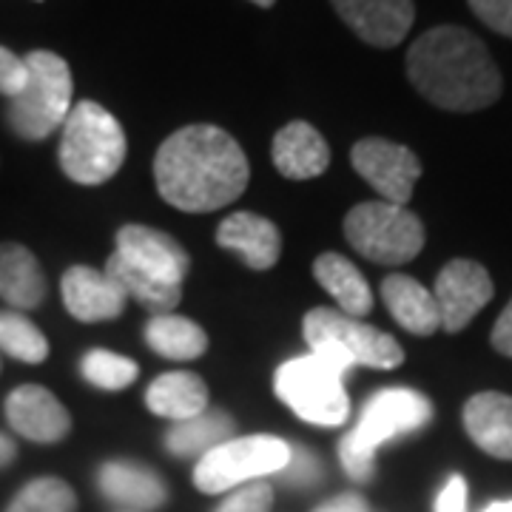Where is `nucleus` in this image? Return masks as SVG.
<instances>
[{
  "instance_id": "1",
  "label": "nucleus",
  "mask_w": 512,
  "mask_h": 512,
  "mask_svg": "<svg viewBox=\"0 0 512 512\" xmlns=\"http://www.w3.org/2000/svg\"><path fill=\"white\" fill-rule=\"evenodd\" d=\"M248 177L251 168L242 146L217 126L180 128L154 157L160 197L185 214H208L231 205L245 194Z\"/></svg>"
},
{
  "instance_id": "2",
  "label": "nucleus",
  "mask_w": 512,
  "mask_h": 512,
  "mask_svg": "<svg viewBox=\"0 0 512 512\" xmlns=\"http://www.w3.org/2000/svg\"><path fill=\"white\" fill-rule=\"evenodd\" d=\"M413 89L444 111H481L504 92V80L484 40L461 26H436L410 46Z\"/></svg>"
},
{
  "instance_id": "3",
  "label": "nucleus",
  "mask_w": 512,
  "mask_h": 512,
  "mask_svg": "<svg viewBox=\"0 0 512 512\" xmlns=\"http://www.w3.org/2000/svg\"><path fill=\"white\" fill-rule=\"evenodd\" d=\"M433 419V404L419 390L384 387L362 410V419L339 444L342 467L353 481H370L376 470V450L384 441L416 433Z\"/></svg>"
},
{
  "instance_id": "4",
  "label": "nucleus",
  "mask_w": 512,
  "mask_h": 512,
  "mask_svg": "<svg viewBox=\"0 0 512 512\" xmlns=\"http://www.w3.org/2000/svg\"><path fill=\"white\" fill-rule=\"evenodd\" d=\"M126 131L94 100H80L63 123L60 168L77 185H103L126 163Z\"/></svg>"
},
{
  "instance_id": "5",
  "label": "nucleus",
  "mask_w": 512,
  "mask_h": 512,
  "mask_svg": "<svg viewBox=\"0 0 512 512\" xmlns=\"http://www.w3.org/2000/svg\"><path fill=\"white\" fill-rule=\"evenodd\" d=\"M302 330L313 356L336 367L339 373H348L350 367L393 370L404 362L402 345L390 333L370 328L333 308H313L305 313Z\"/></svg>"
},
{
  "instance_id": "6",
  "label": "nucleus",
  "mask_w": 512,
  "mask_h": 512,
  "mask_svg": "<svg viewBox=\"0 0 512 512\" xmlns=\"http://www.w3.org/2000/svg\"><path fill=\"white\" fill-rule=\"evenodd\" d=\"M23 60L29 69V83L18 97L9 100L6 123L20 140L40 143L52 137L72 111V69L63 57L46 49H35Z\"/></svg>"
},
{
  "instance_id": "7",
  "label": "nucleus",
  "mask_w": 512,
  "mask_h": 512,
  "mask_svg": "<svg viewBox=\"0 0 512 512\" xmlns=\"http://www.w3.org/2000/svg\"><path fill=\"white\" fill-rule=\"evenodd\" d=\"M345 239L356 254L376 265H404L424 248V225L404 205L359 202L345 217Z\"/></svg>"
},
{
  "instance_id": "8",
  "label": "nucleus",
  "mask_w": 512,
  "mask_h": 512,
  "mask_svg": "<svg viewBox=\"0 0 512 512\" xmlns=\"http://www.w3.org/2000/svg\"><path fill=\"white\" fill-rule=\"evenodd\" d=\"M336 367L319 356H299L276 370V396L302 421L319 427H339L348 421L350 402Z\"/></svg>"
},
{
  "instance_id": "9",
  "label": "nucleus",
  "mask_w": 512,
  "mask_h": 512,
  "mask_svg": "<svg viewBox=\"0 0 512 512\" xmlns=\"http://www.w3.org/2000/svg\"><path fill=\"white\" fill-rule=\"evenodd\" d=\"M291 458V444L276 436H242L214 447L197 461L194 484L205 495L228 493L254 478L276 476Z\"/></svg>"
},
{
  "instance_id": "10",
  "label": "nucleus",
  "mask_w": 512,
  "mask_h": 512,
  "mask_svg": "<svg viewBox=\"0 0 512 512\" xmlns=\"http://www.w3.org/2000/svg\"><path fill=\"white\" fill-rule=\"evenodd\" d=\"M350 163L373 185L384 202L404 205L413 197V185L421 177V160L402 143L384 137H365L350 151Z\"/></svg>"
},
{
  "instance_id": "11",
  "label": "nucleus",
  "mask_w": 512,
  "mask_h": 512,
  "mask_svg": "<svg viewBox=\"0 0 512 512\" xmlns=\"http://www.w3.org/2000/svg\"><path fill=\"white\" fill-rule=\"evenodd\" d=\"M493 279L484 265L473 259H453L436 276V305H439L441 328L447 333L464 330L490 299H493Z\"/></svg>"
},
{
  "instance_id": "12",
  "label": "nucleus",
  "mask_w": 512,
  "mask_h": 512,
  "mask_svg": "<svg viewBox=\"0 0 512 512\" xmlns=\"http://www.w3.org/2000/svg\"><path fill=\"white\" fill-rule=\"evenodd\" d=\"M3 410H6L9 427L18 436L35 441V444H57V441L66 439L69 430H72L69 410L43 384H20V387H15L6 396Z\"/></svg>"
},
{
  "instance_id": "13",
  "label": "nucleus",
  "mask_w": 512,
  "mask_h": 512,
  "mask_svg": "<svg viewBox=\"0 0 512 512\" xmlns=\"http://www.w3.org/2000/svg\"><path fill=\"white\" fill-rule=\"evenodd\" d=\"M137 271L154 276L168 285H183L191 259L174 237L148 225H123L117 231V251Z\"/></svg>"
},
{
  "instance_id": "14",
  "label": "nucleus",
  "mask_w": 512,
  "mask_h": 512,
  "mask_svg": "<svg viewBox=\"0 0 512 512\" xmlns=\"http://www.w3.org/2000/svg\"><path fill=\"white\" fill-rule=\"evenodd\" d=\"M330 3L336 15L348 23L350 32L376 49L399 46L416 20L413 0H330Z\"/></svg>"
},
{
  "instance_id": "15",
  "label": "nucleus",
  "mask_w": 512,
  "mask_h": 512,
  "mask_svg": "<svg viewBox=\"0 0 512 512\" xmlns=\"http://www.w3.org/2000/svg\"><path fill=\"white\" fill-rule=\"evenodd\" d=\"M63 305L77 322H111L126 311V293L111 282L106 271L74 265L60 279Z\"/></svg>"
},
{
  "instance_id": "16",
  "label": "nucleus",
  "mask_w": 512,
  "mask_h": 512,
  "mask_svg": "<svg viewBox=\"0 0 512 512\" xmlns=\"http://www.w3.org/2000/svg\"><path fill=\"white\" fill-rule=\"evenodd\" d=\"M97 490L123 510L148 512L168 501V490L160 473L137 461H106L97 470Z\"/></svg>"
},
{
  "instance_id": "17",
  "label": "nucleus",
  "mask_w": 512,
  "mask_h": 512,
  "mask_svg": "<svg viewBox=\"0 0 512 512\" xmlns=\"http://www.w3.org/2000/svg\"><path fill=\"white\" fill-rule=\"evenodd\" d=\"M217 242L225 251L237 254L254 271L274 268L282 254L279 228L271 220L251 214V211H237V214L225 217L217 228Z\"/></svg>"
},
{
  "instance_id": "18",
  "label": "nucleus",
  "mask_w": 512,
  "mask_h": 512,
  "mask_svg": "<svg viewBox=\"0 0 512 512\" xmlns=\"http://www.w3.org/2000/svg\"><path fill=\"white\" fill-rule=\"evenodd\" d=\"M274 165L288 180H313L330 165L328 140L305 120H293L274 137Z\"/></svg>"
},
{
  "instance_id": "19",
  "label": "nucleus",
  "mask_w": 512,
  "mask_h": 512,
  "mask_svg": "<svg viewBox=\"0 0 512 512\" xmlns=\"http://www.w3.org/2000/svg\"><path fill=\"white\" fill-rule=\"evenodd\" d=\"M464 430L487 456L512 461V396L476 393L464 404Z\"/></svg>"
},
{
  "instance_id": "20",
  "label": "nucleus",
  "mask_w": 512,
  "mask_h": 512,
  "mask_svg": "<svg viewBox=\"0 0 512 512\" xmlns=\"http://www.w3.org/2000/svg\"><path fill=\"white\" fill-rule=\"evenodd\" d=\"M49 293L37 256L20 242H0V299L12 311H35Z\"/></svg>"
},
{
  "instance_id": "21",
  "label": "nucleus",
  "mask_w": 512,
  "mask_h": 512,
  "mask_svg": "<svg viewBox=\"0 0 512 512\" xmlns=\"http://www.w3.org/2000/svg\"><path fill=\"white\" fill-rule=\"evenodd\" d=\"M382 299L390 316L413 336H430L441 328L436 296L413 276H387L382 282Z\"/></svg>"
},
{
  "instance_id": "22",
  "label": "nucleus",
  "mask_w": 512,
  "mask_h": 512,
  "mask_svg": "<svg viewBox=\"0 0 512 512\" xmlns=\"http://www.w3.org/2000/svg\"><path fill=\"white\" fill-rule=\"evenodd\" d=\"M146 407L154 416L171 421H188L208 410V387L197 373L177 370L148 384Z\"/></svg>"
},
{
  "instance_id": "23",
  "label": "nucleus",
  "mask_w": 512,
  "mask_h": 512,
  "mask_svg": "<svg viewBox=\"0 0 512 512\" xmlns=\"http://www.w3.org/2000/svg\"><path fill=\"white\" fill-rule=\"evenodd\" d=\"M313 276L325 291L339 302L342 313H348L353 319H362L373 311V293L370 285L365 282V276L359 274V268L345 259L336 251L316 256L313 262Z\"/></svg>"
},
{
  "instance_id": "24",
  "label": "nucleus",
  "mask_w": 512,
  "mask_h": 512,
  "mask_svg": "<svg viewBox=\"0 0 512 512\" xmlns=\"http://www.w3.org/2000/svg\"><path fill=\"white\" fill-rule=\"evenodd\" d=\"M237 424L222 410H205L200 416L188 421H177L165 433V450L177 458H202L220 447L225 441L234 439Z\"/></svg>"
},
{
  "instance_id": "25",
  "label": "nucleus",
  "mask_w": 512,
  "mask_h": 512,
  "mask_svg": "<svg viewBox=\"0 0 512 512\" xmlns=\"http://www.w3.org/2000/svg\"><path fill=\"white\" fill-rule=\"evenodd\" d=\"M146 342L163 359L194 362L208 350V333L194 319H185L177 313H160L148 319Z\"/></svg>"
},
{
  "instance_id": "26",
  "label": "nucleus",
  "mask_w": 512,
  "mask_h": 512,
  "mask_svg": "<svg viewBox=\"0 0 512 512\" xmlns=\"http://www.w3.org/2000/svg\"><path fill=\"white\" fill-rule=\"evenodd\" d=\"M106 276L126 293V299L140 302L148 313L160 316V313H174V308L183 299V285H168L154 276L137 271L134 265H128L120 254H111L106 262Z\"/></svg>"
},
{
  "instance_id": "27",
  "label": "nucleus",
  "mask_w": 512,
  "mask_h": 512,
  "mask_svg": "<svg viewBox=\"0 0 512 512\" xmlns=\"http://www.w3.org/2000/svg\"><path fill=\"white\" fill-rule=\"evenodd\" d=\"M0 353L26 365H40L49 356V339L29 316L9 308L0 311Z\"/></svg>"
},
{
  "instance_id": "28",
  "label": "nucleus",
  "mask_w": 512,
  "mask_h": 512,
  "mask_svg": "<svg viewBox=\"0 0 512 512\" xmlns=\"http://www.w3.org/2000/svg\"><path fill=\"white\" fill-rule=\"evenodd\" d=\"M77 510V495L74 490L55 476H43L29 481L23 490H20L6 512H74Z\"/></svg>"
},
{
  "instance_id": "29",
  "label": "nucleus",
  "mask_w": 512,
  "mask_h": 512,
  "mask_svg": "<svg viewBox=\"0 0 512 512\" xmlns=\"http://www.w3.org/2000/svg\"><path fill=\"white\" fill-rule=\"evenodd\" d=\"M80 373L83 379L100 390H109V393H117V390H126L128 384L137 382L140 376V367L134 359H126L120 353H111V350H89L80 362Z\"/></svg>"
},
{
  "instance_id": "30",
  "label": "nucleus",
  "mask_w": 512,
  "mask_h": 512,
  "mask_svg": "<svg viewBox=\"0 0 512 512\" xmlns=\"http://www.w3.org/2000/svg\"><path fill=\"white\" fill-rule=\"evenodd\" d=\"M276 476H279V481H282L285 487H296V490H302V487H316L319 478H322V464H319L316 453H311L308 447L291 444V458H288V464H285Z\"/></svg>"
},
{
  "instance_id": "31",
  "label": "nucleus",
  "mask_w": 512,
  "mask_h": 512,
  "mask_svg": "<svg viewBox=\"0 0 512 512\" xmlns=\"http://www.w3.org/2000/svg\"><path fill=\"white\" fill-rule=\"evenodd\" d=\"M271 507H274V487L268 481H251L228 495L217 512H271Z\"/></svg>"
},
{
  "instance_id": "32",
  "label": "nucleus",
  "mask_w": 512,
  "mask_h": 512,
  "mask_svg": "<svg viewBox=\"0 0 512 512\" xmlns=\"http://www.w3.org/2000/svg\"><path fill=\"white\" fill-rule=\"evenodd\" d=\"M473 15L484 26L504 37H512V0H467Z\"/></svg>"
},
{
  "instance_id": "33",
  "label": "nucleus",
  "mask_w": 512,
  "mask_h": 512,
  "mask_svg": "<svg viewBox=\"0 0 512 512\" xmlns=\"http://www.w3.org/2000/svg\"><path fill=\"white\" fill-rule=\"evenodd\" d=\"M26 83H29L26 60L15 52H9L6 46H0V94L12 100L26 89Z\"/></svg>"
},
{
  "instance_id": "34",
  "label": "nucleus",
  "mask_w": 512,
  "mask_h": 512,
  "mask_svg": "<svg viewBox=\"0 0 512 512\" xmlns=\"http://www.w3.org/2000/svg\"><path fill=\"white\" fill-rule=\"evenodd\" d=\"M436 512H467V481L461 476H450L444 490L436 498Z\"/></svg>"
},
{
  "instance_id": "35",
  "label": "nucleus",
  "mask_w": 512,
  "mask_h": 512,
  "mask_svg": "<svg viewBox=\"0 0 512 512\" xmlns=\"http://www.w3.org/2000/svg\"><path fill=\"white\" fill-rule=\"evenodd\" d=\"M493 348L501 353V356H512V299L510 305L501 311V316L495 319L493 336H490Z\"/></svg>"
},
{
  "instance_id": "36",
  "label": "nucleus",
  "mask_w": 512,
  "mask_h": 512,
  "mask_svg": "<svg viewBox=\"0 0 512 512\" xmlns=\"http://www.w3.org/2000/svg\"><path fill=\"white\" fill-rule=\"evenodd\" d=\"M313 512H367V501L356 493H342L319 504Z\"/></svg>"
},
{
  "instance_id": "37",
  "label": "nucleus",
  "mask_w": 512,
  "mask_h": 512,
  "mask_svg": "<svg viewBox=\"0 0 512 512\" xmlns=\"http://www.w3.org/2000/svg\"><path fill=\"white\" fill-rule=\"evenodd\" d=\"M18 456V444L9 439L6 433H0V467H9Z\"/></svg>"
},
{
  "instance_id": "38",
  "label": "nucleus",
  "mask_w": 512,
  "mask_h": 512,
  "mask_svg": "<svg viewBox=\"0 0 512 512\" xmlns=\"http://www.w3.org/2000/svg\"><path fill=\"white\" fill-rule=\"evenodd\" d=\"M484 512H512V501H495Z\"/></svg>"
},
{
  "instance_id": "39",
  "label": "nucleus",
  "mask_w": 512,
  "mask_h": 512,
  "mask_svg": "<svg viewBox=\"0 0 512 512\" xmlns=\"http://www.w3.org/2000/svg\"><path fill=\"white\" fill-rule=\"evenodd\" d=\"M251 3H256V6H262V9H271L276 0H251Z\"/></svg>"
},
{
  "instance_id": "40",
  "label": "nucleus",
  "mask_w": 512,
  "mask_h": 512,
  "mask_svg": "<svg viewBox=\"0 0 512 512\" xmlns=\"http://www.w3.org/2000/svg\"><path fill=\"white\" fill-rule=\"evenodd\" d=\"M120 512H137V510H120Z\"/></svg>"
}]
</instances>
